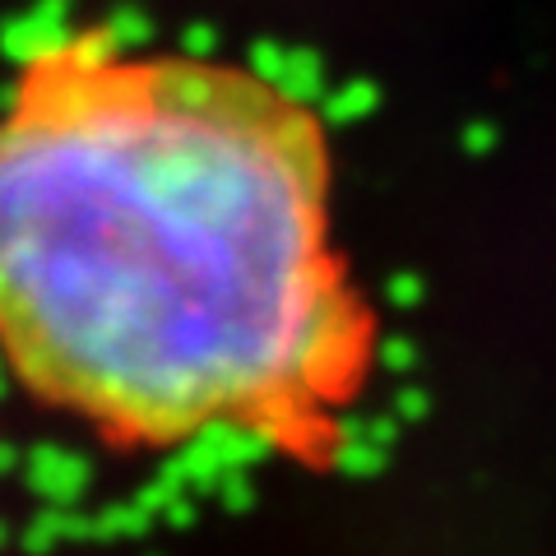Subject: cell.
<instances>
[{
    "label": "cell",
    "instance_id": "cell-2",
    "mask_svg": "<svg viewBox=\"0 0 556 556\" xmlns=\"http://www.w3.org/2000/svg\"><path fill=\"white\" fill-rule=\"evenodd\" d=\"M492 126H473V130H468V149H473V153H486V149H492Z\"/></svg>",
    "mask_w": 556,
    "mask_h": 556
},
{
    "label": "cell",
    "instance_id": "cell-1",
    "mask_svg": "<svg viewBox=\"0 0 556 556\" xmlns=\"http://www.w3.org/2000/svg\"><path fill=\"white\" fill-rule=\"evenodd\" d=\"M320 116L251 65L79 28L0 102V357L108 441L343 450L371 353Z\"/></svg>",
    "mask_w": 556,
    "mask_h": 556
}]
</instances>
